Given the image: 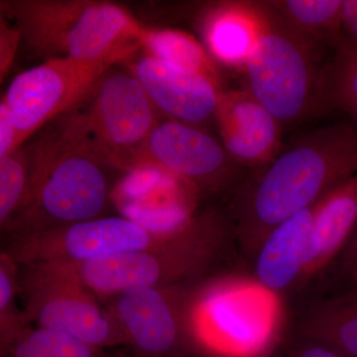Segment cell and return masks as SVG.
<instances>
[{
	"label": "cell",
	"instance_id": "7",
	"mask_svg": "<svg viewBox=\"0 0 357 357\" xmlns=\"http://www.w3.org/2000/svg\"><path fill=\"white\" fill-rule=\"evenodd\" d=\"M282 318L278 294L255 279L229 278L197 293L191 338L211 357H268Z\"/></svg>",
	"mask_w": 357,
	"mask_h": 357
},
{
	"label": "cell",
	"instance_id": "16",
	"mask_svg": "<svg viewBox=\"0 0 357 357\" xmlns=\"http://www.w3.org/2000/svg\"><path fill=\"white\" fill-rule=\"evenodd\" d=\"M201 16L204 46L217 64L243 73L261 30L259 1H220Z\"/></svg>",
	"mask_w": 357,
	"mask_h": 357
},
{
	"label": "cell",
	"instance_id": "29",
	"mask_svg": "<svg viewBox=\"0 0 357 357\" xmlns=\"http://www.w3.org/2000/svg\"><path fill=\"white\" fill-rule=\"evenodd\" d=\"M344 32L357 45V0H344Z\"/></svg>",
	"mask_w": 357,
	"mask_h": 357
},
{
	"label": "cell",
	"instance_id": "12",
	"mask_svg": "<svg viewBox=\"0 0 357 357\" xmlns=\"http://www.w3.org/2000/svg\"><path fill=\"white\" fill-rule=\"evenodd\" d=\"M141 166L158 168L198 191L208 192L227 187L239 167L215 137L198 126L174 119L157 122L135 168Z\"/></svg>",
	"mask_w": 357,
	"mask_h": 357
},
{
	"label": "cell",
	"instance_id": "28",
	"mask_svg": "<svg viewBox=\"0 0 357 357\" xmlns=\"http://www.w3.org/2000/svg\"><path fill=\"white\" fill-rule=\"evenodd\" d=\"M287 357H347L332 347L319 344L314 340L301 337L298 342L291 345L287 351Z\"/></svg>",
	"mask_w": 357,
	"mask_h": 357
},
{
	"label": "cell",
	"instance_id": "11",
	"mask_svg": "<svg viewBox=\"0 0 357 357\" xmlns=\"http://www.w3.org/2000/svg\"><path fill=\"white\" fill-rule=\"evenodd\" d=\"M182 286L137 288L114 296L112 312L126 342L140 357H178L191 340L194 298Z\"/></svg>",
	"mask_w": 357,
	"mask_h": 357
},
{
	"label": "cell",
	"instance_id": "23",
	"mask_svg": "<svg viewBox=\"0 0 357 357\" xmlns=\"http://www.w3.org/2000/svg\"><path fill=\"white\" fill-rule=\"evenodd\" d=\"M29 189L26 150L0 157V225L7 229L18 215Z\"/></svg>",
	"mask_w": 357,
	"mask_h": 357
},
{
	"label": "cell",
	"instance_id": "10",
	"mask_svg": "<svg viewBox=\"0 0 357 357\" xmlns=\"http://www.w3.org/2000/svg\"><path fill=\"white\" fill-rule=\"evenodd\" d=\"M31 269L23 312L26 325L32 321L98 349L126 342L114 314L103 311L93 293L69 279L40 268Z\"/></svg>",
	"mask_w": 357,
	"mask_h": 357
},
{
	"label": "cell",
	"instance_id": "30",
	"mask_svg": "<svg viewBox=\"0 0 357 357\" xmlns=\"http://www.w3.org/2000/svg\"><path fill=\"white\" fill-rule=\"evenodd\" d=\"M270 356H268V357H270Z\"/></svg>",
	"mask_w": 357,
	"mask_h": 357
},
{
	"label": "cell",
	"instance_id": "17",
	"mask_svg": "<svg viewBox=\"0 0 357 357\" xmlns=\"http://www.w3.org/2000/svg\"><path fill=\"white\" fill-rule=\"evenodd\" d=\"M357 225V175L326 194L314 206L306 275L318 273L337 259Z\"/></svg>",
	"mask_w": 357,
	"mask_h": 357
},
{
	"label": "cell",
	"instance_id": "25",
	"mask_svg": "<svg viewBox=\"0 0 357 357\" xmlns=\"http://www.w3.org/2000/svg\"><path fill=\"white\" fill-rule=\"evenodd\" d=\"M22 33L15 24L7 22L1 17L0 21V77L1 82L10 70L14 58L18 51Z\"/></svg>",
	"mask_w": 357,
	"mask_h": 357
},
{
	"label": "cell",
	"instance_id": "8",
	"mask_svg": "<svg viewBox=\"0 0 357 357\" xmlns=\"http://www.w3.org/2000/svg\"><path fill=\"white\" fill-rule=\"evenodd\" d=\"M185 232V225L159 231L126 217H100L18 236L7 255L28 267L70 264L172 248L183 241Z\"/></svg>",
	"mask_w": 357,
	"mask_h": 357
},
{
	"label": "cell",
	"instance_id": "22",
	"mask_svg": "<svg viewBox=\"0 0 357 357\" xmlns=\"http://www.w3.org/2000/svg\"><path fill=\"white\" fill-rule=\"evenodd\" d=\"M6 357H100V349L67 333L27 326L9 344Z\"/></svg>",
	"mask_w": 357,
	"mask_h": 357
},
{
	"label": "cell",
	"instance_id": "15",
	"mask_svg": "<svg viewBox=\"0 0 357 357\" xmlns=\"http://www.w3.org/2000/svg\"><path fill=\"white\" fill-rule=\"evenodd\" d=\"M314 206L277 225L256 251L255 280L271 292L288 290L306 275Z\"/></svg>",
	"mask_w": 357,
	"mask_h": 357
},
{
	"label": "cell",
	"instance_id": "1",
	"mask_svg": "<svg viewBox=\"0 0 357 357\" xmlns=\"http://www.w3.org/2000/svg\"><path fill=\"white\" fill-rule=\"evenodd\" d=\"M357 175V123L337 122L312 130L269 164L241 192L234 231L256 252L277 225L312 208Z\"/></svg>",
	"mask_w": 357,
	"mask_h": 357
},
{
	"label": "cell",
	"instance_id": "20",
	"mask_svg": "<svg viewBox=\"0 0 357 357\" xmlns=\"http://www.w3.org/2000/svg\"><path fill=\"white\" fill-rule=\"evenodd\" d=\"M294 29L319 45L340 41L344 32V0L271 1Z\"/></svg>",
	"mask_w": 357,
	"mask_h": 357
},
{
	"label": "cell",
	"instance_id": "13",
	"mask_svg": "<svg viewBox=\"0 0 357 357\" xmlns=\"http://www.w3.org/2000/svg\"><path fill=\"white\" fill-rule=\"evenodd\" d=\"M215 119L220 143L237 166L259 170L280 153L283 124L248 89L222 91Z\"/></svg>",
	"mask_w": 357,
	"mask_h": 357
},
{
	"label": "cell",
	"instance_id": "2",
	"mask_svg": "<svg viewBox=\"0 0 357 357\" xmlns=\"http://www.w3.org/2000/svg\"><path fill=\"white\" fill-rule=\"evenodd\" d=\"M1 7L45 61L114 66L142 49L147 29L123 6L102 0H16Z\"/></svg>",
	"mask_w": 357,
	"mask_h": 357
},
{
	"label": "cell",
	"instance_id": "21",
	"mask_svg": "<svg viewBox=\"0 0 357 357\" xmlns=\"http://www.w3.org/2000/svg\"><path fill=\"white\" fill-rule=\"evenodd\" d=\"M147 55L168 64L198 73L220 83V70L206 47L196 37L183 30L149 29L142 42Z\"/></svg>",
	"mask_w": 357,
	"mask_h": 357
},
{
	"label": "cell",
	"instance_id": "26",
	"mask_svg": "<svg viewBox=\"0 0 357 357\" xmlns=\"http://www.w3.org/2000/svg\"><path fill=\"white\" fill-rule=\"evenodd\" d=\"M17 129L6 100L0 102V157L6 156L20 149Z\"/></svg>",
	"mask_w": 357,
	"mask_h": 357
},
{
	"label": "cell",
	"instance_id": "27",
	"mask_svg": "<svg viewBox=\"0 0 357 357\" xmlns=\"http://www.w3.org/2000/svg\"><path fill=\"white\" fill-rule=\"evenodd\" d=\"M337 260L347 289L357 288V225Z\"/></svg>",
	"mask_w": 357,
	"mask_h": 357
},
{
	"label": "cell",
	"instance_id": "3",
	"mask_svg": "<svg viewBox=\"0 0 357 357\" xmlns=\"http://www.w3.org/2000/svg\"><path fill=\"white\" fill-rule=\"evenodd\" d=\"M29 189L11 227L18 236L95 220L110 196L112 167L65 137L57 128L26 150Z\"/></svg>",
	"mask_w": 357,
	"mask_h": 357
},
{
	"label": "cell",
	"instance_id": "9",
	"mask_svg": "<svg viewBox=\"0 0 357 357\" xmlns=\"http://www.w3.org/2000/svg\"><path fill=\"white\" fill-rule=\"evenodd\" d=\"M112 67L52 59L18 75L2 98L13 115L21 144L82 102Z\"/></svg>",
	"mask_w": 357,
	"mask_h": 357
},
{
	"label": "cell",
	"instance_id": "14",
	"mask_svg": "<svg viewBox=\"0 0 357 357\" xmlns=\"http://www.w3.org/2000/svg\"><path fill=\"white\" fill-rule=\"evenodd\" d=\"M155 109L170 119L198 126L215 119L220 84L145 55L130 68Z\"/></svg>",
	"mask_w": 357,
	"mask_h": 357
},
{
	"label": "cell",
	"instance_id": "6",
	"mask_svg": "<svg viewBox=\"0 0 357 357\" xmlns=\"http://www.w3.org/2000/svg\"><path fill=\"white\" fill-rule=\"evenodd\" d=\"M261 30L244 68L246 86L282 124L317 110L319 44L294 29L271 1H259Z\"/></svg>",
	"mask_w": 357,
	"mask_h": 357
},
{
	"label": "cell",
	"instance_id": "24",
	"mask_svg": "<svg viewBox=\"0 0 357 357\" xmlns=\"http://www.w3.org/2000/svg\"><path fill=\"white\" fill-rule=\"evenodd\" d=\"M13 260L6 253L1 256L0 264V321H1L2 354L14 338L26 328L24 316L15 307L16 281Z\"/></svg>",
	"mask_w": 357,
	"mask_h": 357
},
{
	"label": "cell",
	"instance_id": "18",
	"mask_svg": "<svg viewBox=\"0 0 357 357\" xmlns=\"http://www.w3.org/2000/svg\"><path fill=\"white\" fill-rule=\"evenodd\" d=\"M301 337L357 357V288L347 289L312 307L303 323Z\"/></svg>",
	"mask_w": 357,
	"mask_h": 357
},
{
	"label": "cell",
	"instance_id": "5",
	"mask_svg": "<svg viewBox=\"0 0 357 357\" xmlns=\"http://www.w3.org/2000/svg\"><path fill=\"white\" fill-rule=\"evenodd\" d=\"M155 110L130 70L110 68L82 102L59 117L56 128L107 165L130 172L158 122Z\"/></svg>",
	"mask_w": 357,
	"mask_h": 357
},
{
	"label": "cell",
	"instance_id": "4",
	"mask_svg": "<svg viewBox=\"0 0 357 357\" xmlns=\"http://www.w3.org/2000/svg\"><path fill=\"white\" fill-rule=\"evenodd\" d=\"M234 238L232 225L210 211L192 218L184 239L172 248L34 267L76 282L96 295L116 296L132 289L183 286L202 278L222 259Z\"/></svg>",
	"mask_w": 357,
	"mask_h": 357
},
{
	"label": "cell",
	"instance_id": "19",
	"mask_svg": "<svg viewBox=\"0 0 357 357\" xmlns=\"http://www.w3.org/2000/svg\"><path fill=\"white\" fill-rule=\"evenodd\" d=\"M333 48L332 58L319 73V110H340L357 123V45L344 35Z\"/></svg>",
	"mask_w": 357,
	"mask_h": 357
}]
</instances>
